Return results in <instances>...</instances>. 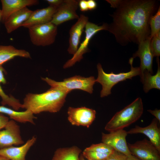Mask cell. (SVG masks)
I'll use <instances>...</instances> for the list:
<instances>
[{
    "mask_svg": "<svg viewBox=\"0 0 160 160\" xmlns=\"http://www.w3.org/2000/svg\"><path fill=\"white\" fill-rule=\"evenodd\" d=\"M157 7L155 0H121L108 30L122 45L132 42L139 44L150 36V20Z\"/></svg>",
    "mask_w": 160,
    "mask_h": 160,
    "instance_id": "cell-1",
    "label": "cell"
},
{
    "mask_svg": "<svg viewBox=\"0 0 160 160\" xmlns=\"http://www.w3.org/2000/svg\"><path fill=\"white\" fill-rule=\"evenodd\" d=\"M69 93L59 88L51 87L43 93L28 94L24 99L23 108L33 114L44 112H57L63 106Z\"/></svg>",
    "mask_w": 160,
    "mask_h": 160,
    "instance_id": "cell-2",
    "label": "cell"
},
{
    "mask_svg": "<svg viewBox=\"0 0 160 160\" xmlns=\"http://www.w3.org/2000/svg\"><path fill=\"white\" fill-rule=\"evenodd\" d=\"M141 99H136L129 105L117 112L106 125L105 129L110 132L123 129L137 121L143 112Z\"/></svg>",
    "mask_w": 160,
    "mask_h": 160,
    "instance_id": "cell-3",
    "label": "cell"
},
{
    "mask_svg": "<svg viewBox=\"0 0 160 160\" xmlns=\"http://www.w3.org/2000/svg\"><path fill=\"white\" fill-rule=\"evenodd\" d=\"M133 59L132 57L129 59V63L131 65V69L129 71L117 74L112 72L109 73H106L103 71L100 63L97 64L98 75L96 79V82L99 83L102 85V88L100 94L101 97L107 96L111 94V89L118 83L127 79H131L133 77L140 75L139 68L133 66Z\"/></svg>",
    "mask_w": 160,
    "mask_h": 160,
    "instance_id": "cell-4",
    "label": "cell"
},
{
    "mask_svg": "<svg viewBox=\"0 0 160 160\" xmlns=\"http://www.w3.org/2000/svg\"><path fill=\"white\" fill-rule=\"evenodd\" d=\"M41 79L51 87L59 88L69 93L73 90L79 89L92 94L93 86L96 82L94 76L85 77L79 75L65 79L62 81H56L48 77L41 78Z\"/></svg>",
    "mask_w": 160,
    "mask_h": 160,
    "instance_id": "cell-5",
    "label": "cell"
},
{
    "mask_svg": "<svg viewBox=\"0 0 160 160\" xmlns=\"http://www.w3.org/2000/svg\"><path fill=\"white\" fill-rule=\"evenodd\" d=\"M31 41L37 46H46L53 44L57 34V26L51 22L28 28Z\"/></svg>",
    "mask_w": 160,
    "mask_h": 160,
    "instance_id": "cell-6",
    "label": "cell"
},
{
    "mask_svg": "<svg viewBox=\"0 0 160 160\" xmlns=\"http://www.w3.org/2000/svg\"><path fill=\"white\" fill-rule=\"evenodd\" d=\"M108 25L104 23L98 26L94 23L88 22L85 27V37L81 44L76 52L73 57L68 60L64 65V68H69L73 66L76 62H79L83 58V54L88 51V45L89 41L93 36L98 31L102 30H108Z\"/></svg>",
    "mask_w": 160,
    "mask_h": 160,
    "instance_id": "cell-7",
    "label": "cell"
},
{
    "mask_svg": "<svg viewBox=\"0 0 160 160\" xmlns=\"http://www.w3.org/2000/svg\"><path fill=\"white\" fill-rule=\"evenodd\" d=\"M127 145L131 154L140 160H160V152L146 139Z\"/></svg>",
    "mask_w": 160,
    "mask_h": 160,
    "instance_id": "cell-8",
    "label": "cell"
},
{
    "mask_svg": "<svg viewBox=\"0 0 160 160\" xmlns=\"http://www.w3.org/2000/svg\"><path fill=\"white\" fill-rule=\"evenodd\" d=\"M127 134V132L124 129L110 132L108 134L102 133V141L115 151L129 156L132 154L126 140Z\"/></svg>",
    "mask_w": 160,
    "mask_h": 160,
    "instance_id": "cell-9",
    "label": "cell"
},
{
    "mask_svg": "<svg viewBox=\"0 0 160 160\" xmlns=\"http://www.w3.org/2000/svg\"><path fill=\"white\" fill-rule=\"evenodd\" d=\"M79 1L65 0L57 8L51 22L56 26L68 21L78 19L79 16L76 11L79 6Z\"/></svg>",
    "mask_w": 160,
    "mask_h": 160,
    "instance_id": "cell-10",
    "label": "cell"
},
{
    "mask_svg": "<svg viewBox=\"0 0 160 160\" xmlns=\"http://www.w3.org/2000/svg\"><path fill=\"white\" fill-rule=\"evenodd\" d=\"M4 128L0 130V148L24 143L20 135V127L15 121H9Z\"/></svg>",
    "mask_w": 160,
    "mask_h": 160,
    "instance_id": "cell-11",
    "label": "cell"
},
{
    "mask_svg": "<svg viewBox=\"0 0 160 160\" xmlns=\"http://www.w3.org/2000/svg\"><path fill=\"white\" fill-rule=\"evenodd\" d=\"M68 119L73 125L89 127L95 118V110L82 107L74 108L69 107L68 111Z\"/></svg>",
    "mask_w": 160,
    "mask_h": 160,
    "instance_id": "cell-12",
    "label": "cell"
},
{
    "mask_svg": "<svg viewBox=\"0 0 160 160\" xmlns=\"http://www.w3.org/2000/svg\"><path fill=\"white\" fill-rule=\"evenodd\" d=\"M151 39L149 36L139 44L137 51L133 55L132 57H139L140 64L139 67L140 74L142 75L143 72L146 70L153 74V61L154 57L151 46Z\"/></svg>",
    "mask_w": 160,
    "mask_h": 160,
    "instance_id": "cell-13",
    "label": "cell"
},
{
    "mask_svg": "<svg viewBox=\"0 0 160 160\" xmlns=\"http://www.w3.org/2000/svg\"><path fill=\"white\" fill-rule=\"evenodd\" d=\"M88 22V17L82 14L76 23L71 27L69 31V45L67 50L69 54L73 55L77 51L81 35Z\"/></svg>",
    "mask_w": 160,
    "mask_h": 160,
    "instance_id": "cell-14",
    "label": "cell"
},
{
    "mask_svg": "<svg viewBox=\"0 0 160 160\" xmlns=\"http://www.w3.org/2000/svg\"><path fill=\"white\" fill-rule=\"evenodd\" d=\"M57 9L56 7L49 6L33 11L29 18L21 26L28 28L33 26L50 22Z\"/></svg>",
    "mask_w": 160,
    "mask_h": 160,
    "instance_id": "cell-15",
    "label": "cell"
},
{
    "mask_svg": "<svg viewBox=\"0 0 160 160\" xmlns=\"http://www.w3.org/2000/svg\"><path fill=\"white\" fill-rule=\"evenodd\" d=\"M158 120L154 118L148 126L145 127L136 126L127 132V134L141 133L145 135L160 152V129L158 126Z\"/></svg>",
    "mask_w": 160,
    "mask_h": 160,
    "instance_id": "cell-16",
    "label": "cell"
},
{
    "mask_svg": "<svg viewBox=\"0 0 160 160\" xmlns=\"http://www.w3.org/2000/svg\"><path fill=\"white\" fill-rule=\"evenodd\" d=\"M36 140V137L33 136L20 146H12L0 148V156L9 160H26L25 156L28 152Z\"/></svg>",
    "mask_w": 160,
    "mask_h": 160,
    "instance_id": "cell-17",
    "label": "cell"
},
{
    "mask_svg": "<svg viewBox=\"0 0 160 160\" xmlns=\"http://www.w3.org/2000/svg\"><path fill=\"white\" fill-rule=\"evenodd\" d=\"M2 9L1 20L4 23L13 13L27 6L39 4L37 0H1Z\"/></svg>",
    "mask_w": 160,
    "mask_h": 160,
    "instance_id": "cell-18",
    "label": "cell"
},
{
    "mask_svg": "<svg viewBox=\"0 0 160 160\" xmlns=\"http://www.w3.org/2000/svg\"><path fill=\"white\" fill-rule=\"evenodd\" d=\"M32 12L25 7L11 14L4 23L7 32L10 33L21 26L29 18Z\"/></svg>",
    "mask_w": 160,
    "mask_h": 160,
    "instance_id": "cell-19",
    "label": "cell"
},
{
    "mask_svg": "<svg viewBox=\"0 0 160 160\" xmlns=\"http://www.w3.org/2000/svg\"><path fill=\"white\" fill-rule=\"evenodd\" d=\"M16 57L31 58L30 53L22 49H18L12 45L0 46V65Z\"/></svg>",
    "mask_w": 160,
    "mask_h": 160,
    "instance_id": "cell-20",
    "label": "cell"
},
{
    "mask_svg": "<svg viewBox=\"0 0 160 160\" xmlns=\"http://www.w3.org/2000/svg\"><path fill=\"white\" fill-rule=\"evenodd\" d=\"M0 113L6 114L14 121L21 123L30 122L34 124V120L36 119L34 114L28 110L18 111L4 105L0 106Z\"/></svg>",
    "mask_w": 160,
    "mask_h": 160,
    "instance_id": "cell-21",
    "label": "cell"
},
{
    "mask_svg": "<svg viewBox=\"0 0 160 160\" xmlns=\"http://www.w3.org/2000/svg\"><path fill=\"white\" fill-rule=\"evenodd\" d=\"M156 60L158 69L155 75H153L148 71L145 70L140 76L141 81L143 84V90L146 93L153 88L160 89V67L158 57H157Z\"/></svg>",
    "mask_w": 160,
    "mask_h": 160,
    "instance_id": "cell-22",
    "label": "cell"
},
{
    "mask_svg": "<svg viewBox=\"0 0 160 160\" xmlns=\"http://www.w3.org/2000/svg\"><path fill=\"white\" fill-rule=\"evenodd\" d=\"M5 73V70L2 65H0V97L2 99L1 103L3 105H8L11 106L14 110L17 111L20 108H23V104L13 96H9L6 95L1 86V84H4L7 83L4 75V73Z\"/></svg>",
    "mask_w": 160,
    "mask_h": 160,
    "instance_id": "cell-23",
    "label": "cell"
},
{
    "mask_svg": "<svg viewBox=\"0 0 160 160\" xmlns=\"http://www.w3.org/2000/svg\"><path fill=\"white\" fill-rule=\"evenodd\" d=\"M81 152L76 146L60 148L55 152L52 160H80Z\"/></svg>",
    "mask_w": 160,
    "mask_h": 160,
    "instance_id": "cell-24",
    "label": "cell"
},
{
    "mask_svg": "<svg viewBox=\"0 0 160 160\" xmlns=\"http://www.w3.org/2000/svg\"><path fill=\"white\" fill-rule=\"evenodd\" d=\"M112 153L90 150L86 148L83 151L82 155L85 158L88 160H105Z\"/></svg>",
    "mask_w": 160,
    "mask_h": 160,
    "instance_id": "cell-25",
    "label": "cell"
},
{
    "mask_svg": "<svg viewBox=\"0 0 160 160\" xmlns=\"http://www.w3.org/2000/svg\"><path fill=\"white\" fill-rule=\"evenodd\" d=\"M150 34L152 38L160 32V7L159 6L156 12L151 17L150 21Z\"/></svg>",
    "mask_w": 160,
    "mask_h": 160,
    "instance_id": "cell-26",
    "label": "cell"
},
{
    "mask_svg": "<svg viewBox=\"0 0 160 160\" xmlns=\"http://www.w3.org/2000/svg\"><path fill=\"white\" fill-rule=\"evenodd\" d=\"M151 46L154 57H158L160 55V32L152 38Z\"/></svg>",
    "mask_w": 160,
    "mask_h": 160,
    "instance_id": "cell-27",
    "label": "cell"
},
{
    "mask_svg": "<svg viewBox=\"0 0 160 160\" xmlns=\"http://www.w3.org/2000/svg\"><path fill=\"white\" fill-rule=\"evenodd\" d=\"M127 158L126 155L115 150L105 160H127Z\"/></svg>",
    "mask_w": 160,
    "mask_h": 160,
    "instance_id": "cell-28",
    "label": "cell"
},
{
    "mask_svg": "<svg viewBox=\"0 0 160 160\" xmlns=\"http://www.w3.org/2000/svg\"><path fill=\"white\" fill-rule=\"evenodd\" d=\"M9 121L8 117L0 114V130L5 127Z\"/></svg>",
    "mask_w": 160,
    "mask_h": 160,
    "instance_id": "cell-29",
    "label": "cell"
},
{
    "mask_svg": "<svg viewBox=\"0 0 160 160\" xmlns=\"http://www.w3.org/2000/svg\"><path fill=\"white\" fill-rule=\"evenodd\" d=\"M49 6L57 8L59 7L63 2V0H47Z\"/></svg>",
    "mask_w": 160,
    "mask_h": 160,
    "instance_id": "cell-30",
    "label": "cell"
},
{
    "mask_svg": "<svg viewBox=\"0 0 160 160\" xmlns=\"http://www.w3.org/2000/svg\"><path fill=\"white\" fill-rule=\"evenodd\" d=\"M79 6L81 11L85 12L88 10L87 1L85 0H81L79 1Z\"/></svg>",
    "mask_w": 160,
    "mask_h": 160,
    "instance_id": "cell-31",
    "label": "cell"
},
{
    "mask_svg": "<svg viewBox=\"0 0 160 160\" xmlns=\"http://www.w3.org/2000/svg\"><path fill=\"white\" fill-rule=\"evenodd\" d=\"M148 111L154 116L159 122H160V110L156 109L155 110H148Z\"/></svg>",
    "mask_w": 160,
    "mask_h": 160,
    "instance_id": "cell-32",
    "label": "cell"
},
{
    "mask_svg": "<svg viewBox=\"0 0 160 160\" xmlns=\"http://www.w3.org/2000/svg\"><path fill=\"white\" fill-rule=\"evenodd\" d=\"M87 4L88 10H91L95 9L97 7V4L95 1L88 0Z\"/></svg>",
    "mask_w": 160,
    "mask_h": 160,
    "instance_id": "cell-33",
    "label": "cell"
},
{
    "mask_svg": "<svg viewBox=\"0 0 160 160\" xmlns=\"http://www.w3.org/2000/svg\"><path fill=\"white\" fill-rule=\"evenodd\" d=\"M106 1L110 4L111 7L116 8L119 6L121 1V0H107Z\"/></svg>",
    "mask_w": 160,
    "mask_h": 160,
    "instance_id": "cell-34",
    "label": "cell"
},
{
    "mask_svg": "<svg viewBox=\"0 0 160 160\" xmlns=\"http://www.w3.org/2000/svg\"><path fill=\"white\" fill-rule=\"evenodd\" d=\"M127 160H140L135 157V156L131 155L129 156H127Z\"/></svg>",
    "mask_w": 160,
    "mask_h": 160,
    "instance_id": "cell-35",
    "label": "cell"
},
{
    "mask_svg": "<svg viewBox=\"0 0 160 160\" xmlns=\"http://www.w3.org/2000/svg\"><path fill=\"white\" fill-rule=\"evenodd\" d=\"M79 159H80V160H88L85 158L82 155V154H81L80 156Z\"/></svg>",
    "mask_w": 160,
    "mask_h": 160,
    "instance_id": "cell-36",
    "label": "cell"
},
{
    "mask_svg": "<svg viewBox=\"0 0 160 160\" xmlns=\"http://www.w3.org/2000/svg\"><path fill=\"white\" fill-rule=\"evenodd\" d=\"M0 160H9L4 157L0 156Z\"/></svg>",
    "mask_w": 160,
    "mask_h": 160,
    "instance_id": "cell-37",
    "label": "cell"
},
{
    "mask_svg": "<svg viewBox=\"0 0 160 160\" xmlns=\"http://www.w3.org/2000/svg\"><path fill=\"white\" fill-rule=\"evenodd\" d=\"M1 10H0V16H1Z\"/></svg>",
    "mask_w": 160,
    "mask_h": 160,
    "instance_id": "cell-38",
    "label": "cell"
},
{
    "mask_svg": "<svg viewBox=\"0 0 160 160\" xmlns=\"http://www.w3.org/2000/svg\"><path fill=\"white\" fill-rule=\"evenodd\" d=\"M1 20V16H0V21Z\"/></svg>",
    "mask_w": 160,
    "mask_h": 160,
    "instance_id": "cell-39",
    "label": "cell"
}]
</instances>
